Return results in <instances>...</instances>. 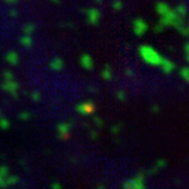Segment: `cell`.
<instances>
[{
    "instance_id": "7",
    "label": "cell",
    "mask_w": 189,
    "mask_h": 189,
    "mask_svg": "<svg viewBox=\"0 0 189 189\" xmlns=\"http://www.w3.org/2000/svg\"><path fill=\"white\" fill-rule=\"evenodd\" d=\"M161 69L163 73H165V74H170V73H172V71L174 70V68H176V65H174L173 62L171 61V60H168V59H163V61H162L161 64Z\"/></svg>"
},
{
    "instance_id": "13",
    "label": "cell",
    "mask_w": 189,
    "mask_h": 189,
    "mask_svg": "<svg viewBox=\"0 0 189 189\" xmlns=\"http://www.w3.org/2000/svg\"><path fill=\"white\" fill-rule=\"evenodd\" d=\"M185 54H186V59L189 62V43H187L185 45Z\"/></svg>"
},
{
    "instance_id": "4",
    "label": "cell",
    "mask_w": 189,
    "mask_h": 189,
    "mask_svg": "<svg viewBox=\"0 0 189 189\" xmlns=\"http://www.w3.org/2000/svg\"><path fill=\"white\" fill-rule=\"evenodd\" d=\"M134 31L136 33L137 35H143L147 31V28H149V25L146 24V22H144L143 19H136L135 22H134Z\"/></svg>"
},
{
    "instance_id": "5",
    "label": "cell",
    "mask_w": 189,
    "mask_h": 189,
    "mask_svg": "<svg viewBox=\"0 0 189 189\" xmlns=\"http://www.w3.org/2000/svg\"><path fill=\"white\" fill-rule=\"evenodd\" d=\"M70 131V124L69 122H61L58 126V134L60 138H67Z\"/></svg>"
},
{
    "instance_id": "8",
    "label": "cell",
    "mask_w": 189,
    "mask_h": 189,
    "mask_svg": "<svg viewBox=\"0 0 189 189\" xmlns=\"http://www.w3.org/2000/svg\"><path fill=\"white\" fill-rule=\"evenodd\" d=\"M155 9H156V12H158V15H165L167 12H170V7L168 6V3L165 2H162V1H160V2L156 3V6H155Z\"/></svg>"
},
{
    "instance_id": "10",
    "label": "cell",
    "mask_w": 189,
    "mask_h": 189,
    "mask_svg": "<svg viewBox=\"0 0 189 189\" xmlns=\"http://www.w3.org/2000/svg\"><path fill=\"white\" fill-rule=\"evenodd\" d=\"M176 12H177L179 16L183 17V16H186V14H187V7L185 6L183 3H180L179 6L176 8Z\"/></svg>"
},
{
    "instance_id": "14",
    "label": "cell",
    "mask_w": 189,
    "mask_h": 189,
    "mask_svg": "<svg viewBox=\"0 0 189 189\" xmlns=\"http://www.w3.org/2000/svg\"><path fill=\"white\" fill-rule=\"evenodd\" d=\"M51 188H52V189H62V187H61V185H60V183L53 182L52 186H51Z\"/></svg>"
},
{
    "instance_id": "15",
    "label": "cell",
    "mask_w": 189,
    "mask_h": 189,
    "mask_svg": "<svg viewBox=\"0 0 189 189\" xmlns=\"http://www.w3.org/2000/svg\"><path fill=\"white\" fill-rule=\"evenodd\" d=\"M99 189H104V188H103L102 186H100V187H99Z\"/></svg>"
},
{
    "instance_id": "6",
    "label": "cell",
    "mask_w": 189,
    "mask_h": 189,
    "mask_svg": "<svg viewBox=\"0 0 189 189\" xmlns=\"http://www.w3.org/2000/svg\"><path fill=\"white\" fill-rule=\"evenodd\" d=\"M77 111L82 115H90L94 111V106L91 102H84L77 106Z\"/></svg>"
},
{
    "instance_id": "12",
    "label": "cell",
    "mask_w": 189,
    "mask_h": 189,
    "mask_svg": "<svg viewBox=\"0 0 189 189\" xmlns=\"http://www.w3.org/2000/svg\"><path fill=\"white\" fill-rule=\"evenodd\" d=\"M19 118L22 119V120H28L30 119V113L28 112H22L19 115Z\"/></svg>"
},
{
    "instance_id": "11",
    "label": "cell",
    "mask_w": 189,
    "mask_h": 189,
    "mask_svg": "<svg viewBox=\"0 0 189 189\" xmlns=\"http://www.w3.org/2000/svg\"><path fill=\"white\" fill-rule=\"evenodd\" d=\"M180 76H181L187 83H189V67H183V68L180 69Z\"/></svg>"
},
{
    "instance_id": "3",
    "label": "cell",
    "mask_w": 189,
    "mask_h": 189,
    "mask_svg": "<svg viewBox=\"0 0 189 189\" xmlns=\"http://www.w3.org/2000/svg\"><path fill=\"white\" fill-rule=\"evenodd\" d=\"M124 189H146L145 185H144V178L142 174L137 176L127 182H125Z\"/></svg>"
},
{
    "instance_id": "1",
    "label": "cell",
    "mask_w": 189,
    "mask_h": 189,
    "mask_svg": "<svg viewBox=\"0 0 189 189\" xmlns=\"http://www.w3.org/2000/svg\"><path fill=\"white\" fill-rule=\"evenodd\" d=\"M139 54L143 60L151 66H161L162 61L164 59L154 48L149 45H142L139 48Z\"/></svg>"
},
{
    "instance_id": "2",
    "label": "cell",
    "mask_w": 189,
    "mask_h": 189,
    "mask_svg": "<svg viewBox=\"0 0 189 189\" xmlns=\"http://www.w3.org/2000/svg\"><path fill=\"white\" fill-rule=\"evenodd\" d=\"M18 181V178L8 174V168L5 165L0 167V188H6L15 185Z\"/></svg>"
},
{
    "instance_id": "9",
    "label": "cell",
    "mask_w": 189,
    "mask_h": 189,
    "mask_svg": "<svg viewBox=\"0 0 189 189\" xmlns=\"http://www.w3.org/2000/svg\"><path fill=\"white\" fill-rule=\"evenodd\" d=\"M0 128L1 129H8L9 128V121L7 120L5 117L2 116V113H1V111H0Z\"/></svg>"
}]
</instances>
